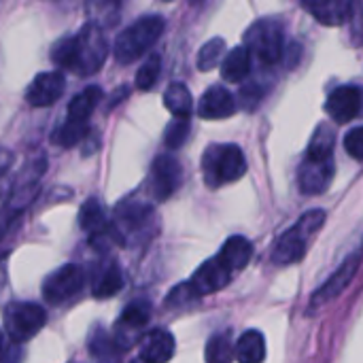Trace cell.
Wrapping results in <instances>:
<instances>
[{"instance_id":"cell-32","label":"cell","mask_w":363,"mask_h":363,"mask_svg":"<svg viewBox=\"0 0 363 363\" xmlns=\"http://www.w3.org/2000/svg\"><path fill=\"white\" fill-rule=\"evenodd\" d=\"M74 34L72 36H64L60 38L53 47H51V62L60 68L66 70H74Z\"/></svg>"},{"instance_id":"cell-24","label":"cell","mask_w":363,"mask_h":363,"mask_svg":"<svg viewBox=\"0 0 363 363\" xmlns=\"http://www.w3.org/2000/svg\"><path fill=\"white\" fill-rule=\"evenodd\" d=\"M334 147H336V130L323 121L313 132V138H311V145L306 151V160H313V162L334 160Z\"/></svg>"},{"instance_id":"cell-12","label":"cell","mask_w":363,"mask_h":363,"mask_svg":"<svg viewBox=\"0 0 363 363\" xmlns=\"http://www.w3.org/2000/svg\"><path fill=\"white\" fill-rule=\"evenodd\" d=\"M362 111V89L357 85H340L330 91L325 100V113L336 123H349L359 117Z\"/></svg>"},{"instance_id":"cell-28","label":"cell","mask_w":363,"mask_h":363,"mask_svg":"<svg viewBox=\"0 0 363 363\" xmlns=\"http://www.w3.org/2000/svg\"><path fill=\"white\" fill-rule=\"evenodd\" d=\"M89 353L96 357L98 363H117L119 362V351L113 345L111 336L102 328H94L89 334Z\"/></svg>"},{"instance_id":"cell-11","label":"cell","mask_w":363,"mask_h":363,"mask_svg":"<svg viewBox=\"0 0 363 363\" xmlns=\"http://www.w3.org/2000/svg\"><path fill=\"white\" fill-rule=\"evenodd\" d=\"M359 266H362V253L359 251H355V253H351L342 264H340V268L313 294V298H311V311H319V308H323L325 304H330L332 300H336L351 283H353V279L357 277V272H359Z\"/></svg>"},{"instance_id":"cell-34","label":"cell","mask_w":363,"mask_h":363,"mask_svg":"<svg viewBox=\"0 0 363 363\" xmlns=\"http://www.w3.org/2000/svg\"><path fill=\"white\" fill-rule=\"evenodd\" d=\"M196 300H198V296L191 289V285L189 283H181V285L172 287V291L168 294L166 308H183V306H187V304H191Z\"/></svg>"},{"instance_id":"cell-1","label":"cell","mask_w":363,"mask_h":363,"mask_svg":"<svg viewBox=\"0 0 363 363\" xmlns=\"http://www.w3.org/2000/svg\"><path fill=\"white\" fill-rule=\"evenodd\" d=\"M323 223H325V211L315 208V211L304 213L296 221V225H291L287 232H283L277 238V242L272 245V251H270V259L277 266H294V264L302 262L308 251L311 238L323 228Z\"/></svg>"},{"instance_id":"cell-13","label":"cell","mask_w":363,"mask_h":363,"mask_svg":"<svg viewBox=\"0 0 363 363\" xmlns=\"http://www.w3.org/2000/svg\"><path fill=\"white\" fill-rule=\"evenodd\" d=\"M66 89V79L60 70H47L32 79L26 89V102L30 106H51L62 98Z\"/></svg>"},{"instance_id":"cell-17","label":"cell","mask_w":363,"mask_h":363,"mask_svg":"<svg viewBox=\"0 0 363 363\" xmlns=\"http://www.w3.org/2000/svg\"><path fill=\"white\" fill-rule=\"evenodd\" d=\"M334 179V160L328 162H313V160H304V164L300 166V191L304 196H319L323 194L330 183Z\"/></svg>"},{"instance_id":"cell-5","label":"cell","mask_w":363,"mask_h":363,"mask_svg":"<svg viewBox=\"0 0 363 363\" xmlns=\"http://www.w3.org/2000/svg\"><path fill=\"white\" fill-rule=\"evenodd\" d=\"M155 223V211L151 204L140 200H123L117 204L111 228L119 245L140 242L145 236H149L151 228Z\"/></svg>"},{"instance_id":"cell-3","label":"cell","mask_w":363,"mask_h":363,"mask_svg":"<svg viewBox=\"0 0 363 363\" xmlns=\"http://www.w3.org/2000/svg\"><path fill=\"white\" fill-rule=\"evenodd\" d=\"M247 174V157L234 143L206 147L202 155V177L206 187L219 189L225 183H236Z\"/></svg>"},{"instance_id":"cell-15","label":"cell","mask_w":363,"mask_h":363,"mask_svg":"<svg viewBox=\"0 0 363 363\" xmlns=\"http://www.w3.org/2000/svg\"><path fill=\"white\" fill-rule=\"evenodd\" d=\"M236 111L238 102L232 96V91L223 85H211L198 102V115L202 119H228Z\"/></svg>"},{"instance_id":"cell-19","label":"cell","mask_w":363,"mask_h":363,"mask_svg":"<svg viewBox=\"0 0 363 363\" xmlns=\"http://www.w3.org/2000/svg\"><path fill=\"white\" fill-rule=\"evenodd\" d=\"M174 336L168 330H153L143 338L140 345V357L145 363H168L174 357Z\"/></svg>"},{"instance_id":"cell-9","label":"cell","mask_w":363,"mask_h":363,"mask_svg":"<svg viewBox=\"0 0 363 363\" xmlns=\"http://www.w3.org/2000/svg\"><path fill=\"white\" fill-rule=\"evenodd\" d=\"M85 285L83 268L77 264H64L53 270L43 283V298L49 304H64L72 300Z\"/></svg>"},{"instance_id":"cell-8","label":"cell","mask_w":363,"mask_h":363,"mask_svg":"<svg viewBox=\"0 0 363 363\" xmlns=\"http://www.w3.org/2000/svg\"><path fill=\"white\" fill-rule=\"evenodd\" d=\"M151 321V302L149 300H134L125 306V311L121 313V317L115 323L113 330V345L117 347V351H128L134 347L136 340H140L143 330L147 328V323Z\"/></svg>"},{"instance_id":"cell-18","label":"cell","mask_w":363,"mask_h":363,"mask_svg":"<svg viewBox=\"0 0 363 363\" xmlns=\"http://www.w3.org/2000/svg\"><path fill=\"white\" fill-rule=\"evenodd\" d=\"M79 225L83 232H87L94 240H102V238H111L117 242L115 234H113V228H111V221L106 219V213L100 204L98 198H87L79 211Z\"/></svg>"},{"instance_id":"cell-7","label":"cell","mask_w":363,"mask_h":363,"mask_svg":"<svg viewBox=\"0 0 363 363\" xmlns=\"http://www.w3.org/2000/svg\"><path fill=\"white\" fill-rule=\"evenodd\" d=\"M4 330L13 345L32 340L47 323V311L34 302H13L4 308Z\"/></svg>"},{"instance_id":"cell-35","label":"cell","mask_w":363,"mask_h":363,"mask_svg":"<svg viewBox=\"0 0 363 363\" xmlns=\"http://www.w3.org/2000/svg\"><path fill=\"white\" fill-rule=\"evenodd\" d=\"M345 149L349 151V155L353 160H362L363 157V128H353L347 136H345Z\"/></svg>"},{"instance_id":"cell-37","label":"cell","mask_w":363,"mask_h":363,"mask_svg":"<svg viewBox=\"0 0 363 363\" xmlns=\"http://www.w3.org/2000/svg\"><path fill=\"white\" fill-rule=\"evenodd\" d=\"M132 363H145V362H143V359H134V362H132Z\"/></svg>"},{"instance_id":"cell-22","label":"cell","mask_w":363,"mask_h":363,"mask_svg":"<svg viewBox=\"0 0 363 363\" xmlns=\"http://www.w3.org/2000/svg\"><path fill=\"white\" fill-rule=\"evenodd\" d=\"M234 357L240 363L266 362V338L257 330H247L234 345Z\"/></svg>"},{"instance_id":"cell-33","label":"cell","mask_w":363,"mask_h":363,"mask_svg":"<svg viewBox=\"0 0 363 363\" xmlns=\"http://www.w3.org/2000/svg\"><path fill=\"white\" fill-rule=\"evenodd\" d=\"M189 130H191L189 119H172L164 130V145L172 151L181 149L189 136Z\"/></svg>"},{"instance_id":"cell-23","label":"cell","mask_w":363,"mask_h":363,"mask_svg":"<svg viewBox=\"0 0 363 363\" xmlns=\"http://www.w3.org/2000/svg\"><path fill=\"white\" fill-rule=\"evenodd\" d=\"M251 74V53L238 45L221 60V77L228 83H242Z\"/></svg>"},{"instance_id":"cell-21","label":"cell","mask_w":363,"mask_h":363,"mask_svg":"<svg viewBox=\"0 0 363 363\" xmlns=\"http://www.w3.org/2000/svg\"><path fill=\"white\" fill-rule=\"evenodd\" d=\"M100 100H102V89H100L98 85L85 87L83 91H79V94L70 100L66 119L72 121V123L87 125V119L91 117V113L96 111V106H98Z\"/></svg>"},{"instance_id":"cell-16","label":"cell","mask_w":363,"mask_h":363,"mask_svg":"<svg viewBox=\"0 0 363 363\" xmlns=\"http://www.w3.org/2000/svg\"><path fill=\"white\" fill-rule=\"evenodd\" d=\"M302 9L308 11L319 23L336 28L353 17L357 4L349 0H313V2H302Z\"/></svg>"},{"instance_id":"cell-36","label":"cell","mask_w":363,"mask_h":363,"mask_svg":"<svg viewBox=\"0 0 363 363\" xmlns=\"http://www.w3.org/2000/svg\"><path fill=\"white\" fill-rule=\"evenodd\" d=\"M13 162H15V155H13L9 149L0 147V177H4V174H6V170L13 166Z\"/></svg>"},{"instance_id":"cell-10","label":"cell","mask_w":363,"mask_h":363,"mask_svg":"<svg viewBox=\"0 0 363 363\" xmlns=\"http://www.w3.org/2000/svg\"><path fill=\"white\" fill-rule=\"evenodd\" d=\"M183 183V168L179 160L170 153H162L151 164L149 187L157 202H166Z\"/></svg>"},{"instance_id":"cell-25","label":"cell","mask_w":363,"mask_h":363,"mask_svg":"<svg viewBox=\"0 0 363 363\" xmlns=\"http://www.w3.org/2000/svg\"><path fill=\"white\" fill-rule=\"evenodd\" d=\"M121 287H123L121 268H119L115 262H108V264L96 274L91 294H94V298H98V300H106V298L117 296V294L121 291Z\"/></svg>"},{"instance_id":"cell-29","label":"cell","mask_w":363,"mask_h":363,"mask_svg":"<svg viewBox=\"0 0 363 363\" xmlns=\"http://www.w3.org/2000/svg\"><path fill=\"white\" fill-rule=\"evenodd\" d=\"M87 138V125H81V123H72L68 119H64V123L60 128L53 130V145L62 147V149H72L74 145L83 143Z\"/></svg>"},{"instance_id":"cell-6","label":"cell","mask_w":363,"mask_h":363,"mask_svg":"<svg viewBox=\"0 0 363 363\" xmlns=\"http://www.w3.org/2000/svg\"><path fill=\"white\" fill-rule=\"evenodd\" d=\"M74 72L81 77H89L102 68L108 55V40L104 36V30L85 23L77 34H74Z\"/></svg>"},{"instance_id":"cell-31","label":"cell","mask_w":363,"mask_h":363,"mask_svg":"<svg viewBox=\"0 0 363 363\" xmlns=\"http://www.w3.org/2000/svg\"><path fill=\"white\" fill-rule=\"evenodd\" d=\"M160 74H162V57H160V53H151L136 72V87L143 91L153 89Z\"/></svg>"},{"instance_id":"cell-20","label":"cell","mask_w":363,"mask_h":363,"mask_svg":"<svg viewBox=\"0 0 363 363\" xmlns=\"http://www.w3.org/2000/svg\"><path fill=\"white\" fill-rule=\"evenodd\" d=\"M217 259L234 274L238 270H245L249 262L253 259V242L245 236H232L225 240L221 251L217 253Z\"/></svg>"},{"instance_id":"cell-26","label":"cell","mask_w":363,"mask_h":363,"mask_svg":"<svg viewBox=\"0 0 363 363\" xmlns=\"http://www.w3.org/2000/svg\"><path fill=\"white\" fill-rule=\"evenodd\" d=\"M164 104L174 119H189L194 113V98L185 83H170L164 91Z\"/></svg>"},{"instance_id":"cell-30","label":"cell","mask_w":363,"mask_h":363,"mask_svg":"<svg viewBox=\"0 0 363 363\" xmlns=\"http://www.w3.org/2000/svg\"><path fill=\"white\" fill-rule=\"evenodd\" d=\"M223 51H225V40L221 36H215L211 38L208 43H204L198 51V57H196V64H198V70L206 72L211 68H215L221 57H223Z\"/></svg>"},{"instance_id":"cell-38","label":"cell","mask_w":363,"mask_h":363,"mask_svg":"<svg viewBox=\"0 0 363 363\" xmlns=\"http://www.w3.org/2000/svg\"><path fill=\"white\" fill-rule=\"evenodd\" d=\"M0 351H2V334H0Z\"/></svg>"},{"instance_id":"cell-27","label":"cell","mask_w":363,"mask_h":363,"mask_svg":"<svg viewBox=\"0 0 363 363\" xmlns=\"http://www.w3.org/2000/svg\"><path fill=\"white\" fill-rule=\"evenodd\" d=\"M206 363H232L234 362V338L230 330L217 332L215 336H211V340L206 342V351H204Z\"/></svg>"},{"instance_id":"cell-14","label":"cell","mask_w":363,"mask_h":363,"mask_svg":"<svg viewBox=\"0 0 363 363\" xmlns=\"http://www.w3.org/2000/svg\"><path fill=\"white\" fill-rule=\"evenodd\" d=\"M230 281H232V272L217 257H213V259H206L194 272V277L187 283L191 285L196 296L202 298V296H208V294H215V291L223 289Z\"/></svg>"},{"instance_id":"cell-2","label":"cell","mask_w":363,"mask_h":363,"mask_svg":"<svg viewBox=\"0 0 363 363\" xmlns=\"http://www.w3.org/2000/svg\"><path fill=\"white\" fill-rule=\"evenodd\" d=\"M166 19L162 15H145L121 30L113 45V55L119 64H132L143 57L164 34Z\"/></svg>"},{"instance_id":"cell-4","label":"cell","mask_w":363,"mask_h":363,"mask_svg":"<svg viewBox=\"0 0 363 363\" xmlns=\"http://www.w3.org/2000/svg\"><path fill=\"white\" fill-rule=\"evenodd\" d=\"M251 57L255 55L262 64L274 66L283 60L285 53V26L279 17L255 19L245 32L242 45Z\"/></svg>"}]
</instances>
